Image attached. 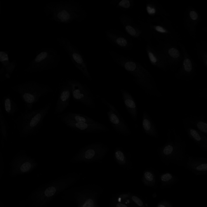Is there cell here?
<instances>
[{"mask_svg":"<svg viewBox=\"0 0 207 207\" xmlns=\"http://www.w3.org/2000/svg\"><path fill=\"white\" fill-rule=\"evenodd\" d=\"M71 90L65 89L62 91L55 104V113L59 115L64 112L70 105Z\"/></svg>","mask_w":207,"mask_h":207,"instance_id":"7","label":"cell"},{"mask_svg":"<svg viewBox=\"0 0 207 207\" xmlns=\"http://www.w3.org/2000/svg\"><path fill=\"white\" fill-rule=\"evenodd\" d=\"M118 44L121 46H125L126 45L127 43V41L125 38H119L116 40Z\"/></svg>","mask_w":207,"mask_h":207,"instance_id":"27","label":"cell"},{"mask_svg":"<svg viewBox=\"0 0 207 207\" xmlns=\"http://www.w3.org/2000/svg\"><path fill=\"white\" fill-rule=\"evenodd\" d=\"M125 103L126 105L130 108L134 109L136 107V104L134 102L131 100H125Z\"/></svg>","mask_w":207,"mask_h":207,"instance_id":"30","label":"cell"},{"mask_svg":"<svg viewBox=\"0 0 207 207\" xmlns=\"http://www.w3.org/2000/svg\"><path fill=\"white\" fill-rule=\"evenodd\" d=\"M149 57H150V60L152 62H154V63H155V62H156V59L155 57H154V56L153 55L152 53H149Z\"/></svg>","mask_w":207,"mask_h":207,"instance_id":"34","label":"cell"},{"mask_svg":"<svg viewBox=\"0 0 207 207\" xmlns=\"http://www.w3.org/2000/svg\"><path fill=\"white\" fill-rule=\"evenodd\" d=\"M156 207H173V205L169 201L165 200L159 203Z\"/></svg>","mask_w":207,"mask_h":207,"instance_id":"19","label":"cell"},{"mask_svg":"<svg viewBox=\"0 0 207 207\" xmlns=\"http://www.w3.org/2000/svg\"><path fill=\"white\" fill-rule=\"evenodd\" d=\"M3 54L2 55L1 53V60H8V56L5 53H3Z\"/></svg>","mask_w":207,"mask_h":207,"instance_id":"35","label":"cell"},{"mask_svg":"<svg viewBox=\"0 0 207 207\" xmlns=\"http://www.w3.org/2000/svg\"><path fill=\"white\" fill-rule=\"evenodd\" d=\"M0 127L2 138L3 140V146L4 141H7L8 139V125L7 121L4 118L2 110L0 108Z\"/></svg>","mask_w":207,"mask_h":207,"instance_id":"9","label":"cell"},{"mask_svg":"<svg viewBox=\"0 0 207 207\" xmlns=\"http://www.w3.org/2000/svg\"><path fill=\"white\" fill-rule=\"evenodd\" d=\"M142 182L146 186H153L156 182L155 178L154 175L150 172L147 171L145 172L143 176Z\"/></svg>","mask_w":207,"mask_h":207,"instance_id":"12","label":"cell"},{"mask_svg":"<svg viewBox=\"0 0 207 207\" xmlns=\"http://www.w3.org/2000/svg\"><path fill=\"white\" fill-rule=\"evenodd\" d=\"M101 194L100 187L90 184L69 189L65 193V196L74 201L76 207H100L98 201Z\"/></svg>","mask_w":207,"mask_h":207,"instance_id":"2","label":"cell"},{"mask_svg":"<svg viewBox=\"0 0 207 207\" xmlns=\"http://www.w3.org/2000/svg\"><path fill=\"white\" fill-rule=\"evenodd\" d=\"M198 128L202 132L207 133V124L203 122H200L198 124Z\"/></svg>","mask_w":207,"mask_h":207,"instance_id":"21","label":"cell"},{"mask_svg":"<svg viewBox=\"0 0 207 207\" xmlns=\"http://www.w3.org/2000/svg\"><path fill=\"white\" fill-rule=\"evenodd\" d=\"M190 132H191V135L195 140H197V141H200L201 140L200 136L195 130H191Z\"/></svg>","mask_w":207,"mask_h":207,"instance_id":"23","label":"cell"},{"mask_svg":"<svg viewBox=\"0 0 207 207\" xmlns=\"http://www.w3.org/2000/svg\"><path fill=\"white\" fill-rule=\"evenodd\" d=\"M47 56V54L46 52H43L37 55L35 61L36 62H40L42 60H43Z\"/></svg>","mask_w":207,"mask_h":207,"instance_id":"18","label":"cell"},{"mask_svg":"<svg viewBox=\"0 0 207 207\" xmlns=\"http://www.w3.org/2000/svg\"><path fill=\"white\" fill-rule=\"evenodd\" d=\"M180 47H181L183 55V60L182 66L180 68L177 76L181 79H188L194 76L195 75V68L193 62L189 54L187 52L184 45L180 43Z\"/></svg>","mask_w":207,"mask_h":207,"instance_id":"6","label":"cell"},{"mask_svg":"<svg viewBox=\"0 0 207 207\" xmlns=\"http://www.w3.org/2000/svg\"><path fill=\"white\" fill-rule=\"evenodd\" d=\"M169 55L173 59L176 60L177 62H180L181 61V55L180 52L177 48L175 47L171 48L168 51Z\"/></svg>","mask_w":207,"mask_h":207,"instance_id":"13","label":"cell"},{"mask_svg":"<svg viewBox=\"0 0 207 207\" xmlns=\"http://www.w3.org/2000/svg\"><path fill=\"white\" fill-rule=\"evenodd\" d=\"M125 68L127 71H134L136 68V65L135 63L133 62H128L126 63L125 66Z\"/></svg>","mask_w":207,"mask_h":207,"instance_id":"20","label":"cell"},{"mask_svg":"<svg viewBox=\"0 0 207 207\" xmlns=\"http://www.w3.org/2000/svg\"><path fill=\"white\" fill-rule=\"evenodd\" d=\"M200 17L198 11L192 7H188L183 16L184 26L190 36L195 38L197 36L198 26Z\"/></svg>","mask_w":207,"mask_h":207,"instance_id":"5","label":"cell"},{"mask_svg":"<svg viewBox=\"0 0 207 207\" xmlns=\"http://www.w3.org/2000/svg\"><path fill=\"white\" fill-rule=\"evenodd\" d=\"M119 5L125 8H128L130 6V2L127 0H123L119 3Z\"/></svg>","mask_w":207,"mask_h":207,"instance_id":"26","label":"cell"},{"mask_svg":"<svg viewBox=\"0 0 207 207\" xmlns=\"http://www.w3.org/2000/svg\"><path fill=\"white\" fill-rule=\"evenodd\" d=\"M0 207H7V205L6 204H1V205L0 206Z\"/></svg>","mask_w":207,"mask_h":207,"instance_id":"37","label":"cell"},{"mask_svg":"<svg viewBox=\"0 0 207 207\" xmlns=\"http://www.w3.org/2000/svg\"><path fill=\"white\" fill-rule=\"evenodd\" d=\"M147 9V11H148V13H149V14H154L155 13V9H154L151 8L150 7H148Z\"/></svg>","mask_w":207,"mask_h":207,"instance_id":"36","label":"cell"},{"mask_svg":"<svg viewBox=\"0 0 207 207\" xmlns=\"http://www.w3.org/2000/svg\"><path fill=\"white\" fill-rule=\"evenodd\" d=\"M58 18L62 21L68 20L70 17V15L66 11L63 10L61 12L58 13L57 15Z\"/></svg>","mask_w":207,"mask_h":207,"instance_id":"16","label":"cell"},{"mask_svg":"<svg viewBox=\"0 0 207 207\" xmlns=\"http://www.w3.org/2000/svg\"><path fill=\"white\" fill-rule=\"evenodd\" d=\"M195 50L199 58L203 64L207 67V51L200 43L195 45Z\"/></svg>","mask_w":207,"mask_h":207,"instance_id":"10","label":"cell"},{"mask_svg":"<svg viewBox=\"0 0 207 207\" xmlns=\"http://www.w3.org/2000/svg\"><path fill=\"white\" fill-rule=\"evenodd\" d=\"M112 207H136L132 203H125L118 202L112 200L111 203Z\"/></svg>","mask_w":207,"mask_h":207,"instance_id":"15","label":"cell"},{"mask_svg":"<svg viewBox=\"0 0 207 207\" xmlns=\"http://www.w3.org/2000/svg\"><path fill=\"white\" fill-rule=\"evenodd\" d=\"M73 57L74 59L75 60V61L78 64H82V62H83V59L81 56L77 53H74L73 54Z\"/></svg>","mask_w":207,"mask_h":207,"instance_id":"22","label":"cell"},{"mask_svg":"<svg viewBox=\"0 0 207 207\" xmlns=\"http://www.w3.org/2000/svg\"><path fill=\"white\" fill-rule=\"evenodd\" d=\"M125 29H126V30L127 32L129 34H130L132 36H134L136 35V31H135V30H134V28L131 27V26H127Z\"/></svg>","mask_w":207,"mask_h":207,"instance_id":"24","label":"cell"},{"mask_svg":"<svg viewBox=\"0 0 207 207\" xmlns=\"http://www.w3.org/2000/svg\"><path fill=\"white\" fill-rule=\"evenodd\" d=\"M144 128L146 130H149L151 128V124L147 119H144L143 123Z\"/></svg>","mask_w":207,"mask_h":207,"instance_id":"31","label":"cell"},{"mask_svg":"<svg viewBox=\"0 0 207 207\" xmlns=\"http://www.w3.org/2000/svg\"><path fill=\"white\" fill-rule=\"evenodd\" d=\"M200 43L207 51V41L204 40H202L201 41Z\"/></svg>","mask_w":207,"mask_h":207,"instance_id":"33","label":"cell"},{"mask_svg":"<svg viewBox=\"0 0 207 207\" xmlns=\"http://www.w3.org/2000/svg\"><path fill=\"white\" fill-rule=\"evenodd\" d=\"M194 170L200 172H207V163H203L196 166Z\"/></svg>","mask_w":207,"mask_h":207,"instance_id":"17","label":"cell"},{"mask_svg":"<svg viewBox=\"0 0 207 207\" xmlns=\"http://www.w3.org/2000/svg\"><path fill=\"white\" fill-rule=\"evenodd\" d=\"M173 148L171 146H168L165 147L163 151V153L166 155H170L173 151Z\"/></svg>","mask_w":207,"mask_h":207,"instance_id":"28","label":"cell"},{"mask_svg":"<svg viewBox=\"0 0 207 207\" xmlns=\"http://www.w3.org/2000/svg\"><path fill=\"white\" fill-rule=\"evenodd\" d=\"M38 163L34 159L21 151L12 159L10 163L9 175L11 177L27 174L33 171Z\"/></svg>","mask_w":207,"mask_h":207,"instance_id":"4","label":"cell"},{"mask_svg":"<svg viewBox=\"0 0 207 207\" xmlns=\"http://www.w3.org/2000/svg\"><path fill=\"white\" fill-rule=\"evenodd\" d=\"M116 157L118 160L123 161L124 160V156L122 152L118 151L115 153Z\"/></svg>","mask_w":207,"mask_h":207,"instance_id":"29","label":"cell"},{"mask_svg":"<svg viewBox=\"0 0 207 207\" xmlns=\"http://www.w3.org/2000/svg\"><path fill=\"white\" fill-rule=\"evenodd\" d=\"M51 103L41 109L21 113L16 120L17 128L21 134H33L42 123L51 109Z\"/></svg>","mask_w":207,"mask_h":207,"instance_id":"3","label":"cell"},{"mask_svg":"<svg viewBox=\"0 0 207 207\" xmlns=\"http://www.w3.org/2000/svg\"><path fill=\"white\" fill-rule=\"evenodd\" d=\"M5 112L11 117L19 111L18 106L15 100L10 96L5 97L2 100Z\"/></svg>","mask_w":207,"mask_h":207,"instance_id":"8","label":"cell"},{"mask_svg":"<svg viewBox=\"0 0 207 207\" xmlns=\"http://www.w3.org/2000/svg\"><path fill=\"white\" fill-rule=\"evenodd\" d=\"M156 31H158V32H161V33H167V31H166L165 29H164L162 27H160V26H156Z\"/></svg>","mask_w":207,"mask_h":207,"instance_id":"32","label":"cell"},{"mask_svg":"<svg viewBox=\"0 0 207 207\" xmlns=\"http://www.w3.org/2000/svg\"><path fill=\"white\" fill-rule=\"evenodd\" d=\"M160 181L163 186H166L174 184L176 182L177 180L172 174L165 173L161 176Z\"/></svg>","mask_w":207,"mask_h":207,"instance_id":"11","label":"cell"},{"mask_svg":"<svg viewBox=\"0 0 207 207\" xmlns=\"http://www.w3.org/2000/svg\"><path fill=\"white\" fill-rule=\"evenodd\" d=\"M81 173L74 172L60 176L41 185L19 203L20 207H47L56 196L76 183Z\"/></svg>","mask_w":207,"mask_h":207,"instance_id":"1","label":"cell"},{"mask_svg":"<svg viewBox=\"0 0 207 207\" xmlns=\"http://www.w3.org/2000/svg\"><path fill=\"white\" fill-rule=\"evenodd\" d=\"M110 119L111 122L114 124H117L119 123V119L115 114H112V115L110 116Z\"/></svg>","mask_w":207,"mask_h":207,"instance_id":"25","label":"cell"},{"mask_svg":"<svg viewBox=\"0 0 207 207\" xmlns=\"http://www.w3.org/2000/svg\"><path fill=\"white\" fill-rule=\"evenodd\" d=\"M130 199L136 207H147L144 201L135 195L131 194Z\"/></svg>","mask_w":207,"mask_h":207,"instance_id":"14","label":"cell"}]
</instances>
